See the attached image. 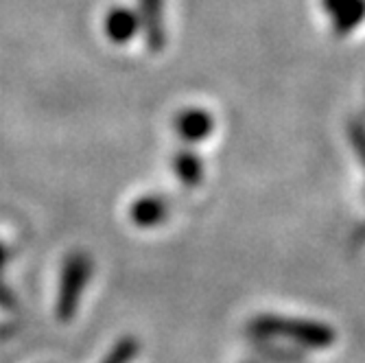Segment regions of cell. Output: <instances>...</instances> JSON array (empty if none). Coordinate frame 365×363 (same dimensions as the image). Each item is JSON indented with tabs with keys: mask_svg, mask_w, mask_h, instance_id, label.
<instances>
[{
	"mask_svg": "<svg viewBox=\"0 0 365 363\" xmlns=\"http://www.w3.org/2000/svg\"><path fill=\"white\" fill-rule=\"evenodd\" d=\"M250 333L260 339H282L309 350H328L337 342V331L324 322L262 313L250 322Z\"/></svg>",
	"mask_w": 365,
	"mask_h": 363,
	"instance_id": "6da1fadb",
	"label": "cell"
},
{
	"mask_svg": "<svg viewBox=\"0 0 365 363\" xmlns=\"http://www.w3.org/2000/svg\"><path fill=\"white\" fill-rule=\"evenodd\" d=\"M322 9L337 36H350L365 22V0H322Z\"/></svg>",
	"mask_w": 365,
	"mask_h": 363,
	"instance_id": "7a4b0ae2",
	"label": "cell"
},
{
	"mask_svg": "<svg viewBox=\"0 0 365 363\" xmlns=\"http://www.w3.org/2000/svg\"><path fill=\"white\" fill-rule=\"evenodd\" d=\"M175 129L186 143H202L215 131V116L204 108H186L178 114Z\"/></svg>",
	"mask_w": 365,
	"mask_h": 363,
	"instance_id": "3957f363",
	"label": "cell"
},
{
	"mask_svg": "<svg viewBox=\"0 0 365 363\" xmlns=\"http://www.w3.org/2000/svg\"><path fill=\"white\" fill-rule=\"evenodd\" d=\"M138 24H140V16H136L129 9L116 7L106 18V36L116 44L129 42L138 33Z\"/></svg>",
	"mask_w": 365,
	"mask_h": 363,
	"instance_id": "277c9868",
	"label": "cell"
},
{
	"mask_svg": "<svg viewBox=\"0 0 365 363\" xmlns=\"http://www.w3.org/2000/svg\"><path fill=\"white\" fill-rule=\"evenodd\" d=\"M162 3L164 0H140V22L147 26V38L153 48H162L164 42V22H162Z\"/></svg>",
	"mask_w": 365,
	"mask_h": 363,
	"instance_id": "5b68a950",
	"label": "cell"
},
{
	"mask_svg": "<svg viewBox=\"0 0 365 363\" xmlns=\"http://www.w3.org/2000/svg\"><path fill=\"white\" fill-rule=\"evenodd\" d=\"M173 171L182 180V184H186L188 188H195L204 180V162L197 153L184 151V153H178L173 162Z\"/></svg>",
	"mask_w": 365,
	"mask_h": 363,
	"instance_id": "8992f818",
	"label": "cell"
},
{
	"mask_svg": "<svg viewBox=\"0 0 365 363\" xmlns=\"http://www.w3.org/2000/svg\"><path fill=\"white\" fill-rule=\"evenodd\" d=\"M169 213V206L167 202L162 200V197H145V200H138L134 210H131V217L134 221L143 227H149V225H158L164 221Z\"/></svg>",
	"mask_w": 365,
	"mask_h": 363,
	"instance_id": "52a82bcc",
	"label": "cell"
},
{
	"mask_svg": "<svg viewBox=\"0 0 365 363\" xmlns=\"http://www.w3.org/2000/svg\"><path fill=\"white\" fill-rule=\"evenodd\" d=\"M350 138H352L354 147L359 149V151H356L359 158H361L363 164H365V129L359 127V125H352V127H350Z\"/></svg>",
	"mask_w": 365,
	"mask_h": 363,
	"instance_id": "ba28073f",
	"label": "cell"
}]
</instances>
